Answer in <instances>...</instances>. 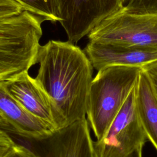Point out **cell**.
Returning <instances> with one entry per match:
<instances>
[{
  "label": "cell",
  "mask_w": 157,
  "mask_h": 157,
  "mask_svg": "<svg viewBox=\"0 0 157 157\" xmlns=\"http://www.w3.org/2000/svg\"><path fill=\"white\" fill-rule=\"evenodd\" d=\"M44 19L28 11L0 17V82L37 63Z\"/></svg>",
  "instance_id": "3"
},
{
  "label": "cell",
  "mask_w": 157,
  "mask_h": 157,
  "mask_svg": "<svg viewBox=\"0 0 157 157\" xmlns=\"http://www.w3.org/2000/svg\"><path fill=\"white\" fill-rule=\"evenodd\" d=\"M136 104L147 139L157 151V99L142 69L136 86Z\"/></svg>",
  "instance_id": "11"
},
{
  "label": "cell",
  "mask_w": 157,
  "mask_h": 157,
  "mask_svg": "<svg viewBox=\"0 0 157 157\" xmlns=\"http://www.w3.org/2000/svg\"><path fill=\"white\" fill-rule=\"evenodd\" d=\"M142 148L143 145L139 147L127 157H142Z\"/></svg>",
  "instance_id": "19"
},
{
  "label": "cell",
  "mask_w": 157,
  "mask_h": 157,
  "mask_svg": "<svg viewBox=\"0 0 157 157\" xmlns=\"http://www.w3.org/2000/svg\"><path fill=\"white\" fill-rule=\"evenodd\" d=\"M142 69L148 78L155 96L157 99V61L143 66Z\"/></svg>",
  "instance_id": "16"
},
{
  "label": "cell",
  "mask_w": 157,
  "mask_h": 157,
  "mask_svg": "<svg viewBox=\"0 0 157 157\" xmlns=\"http://www.w3.org/2000/svg\"><path fill=\"white\" fill-rule=\"evenodd\" d=\"M123 8L131 12L147 13L148 0H121Z\"/></svg>",
  "instance_id": "15"
},
{
  "label": "cell",
  "mask_w": 157,
  "mask_h": 157,
  "mask_svg": "<svg viewBox=\"0 0 157 157\" xmlns=\"http://www.w3.org/2000/svg\"><path fill=\"white\" fill-rule=\"evenodd\" d=\"M17 145L8 132L0 129V157H8Z\"/></svg>",
  "instance_id": "13"
},
{
  "label": "cell",
  "mask_w": 157,
  "mask_h": 157,
  "mask_svg": "<svg viewBox=\"0 0 157 157\" xmlns=\"http://www.w3.org/2000/svg\"><path fill=\"white\" fill-rule=\"evenodd\" d=\"M142 67L114 65L98 71L90 88L86 119L101 139L136 86Z\"/></svg>",
  "instance_id": "2"
},
{
  "label": "cell",
  "mask_w": 157,
  "mask_h": 157,
  "mask_svg": "<svg viewBox=\"0 0 157 157\" xmlns=\"http://www.w3.org/2000/svg\"><path fill=\"white\" fill-rule=\"evenodd\" d=\"M5 90L30 114L44 123L52 131L66 126L52 99L28 71L1 82Z\"/></svg>",
  "instance_id": "6"
},
{
  "label": "cell",
  "mask_w": 157,
  "mask_h": 157,
  "mask_svg": "<svg viewBox=\"0 0 157 157\" xmlns=\"http://www.w3.org/2000/svg\"><path fill=\"white\" fill-rule=\"evenodd\" d=\"M23 10V8L13 0H0V17L18 14Z\"/></svg>",
  "instance_id": "14"
},
{
  "label": "cell",
  "mask_w": 157,
  "mask_h": 157,
  "mask_svg": "<svg viewBox=\"0 0 157 157\" xmlns=\"http://www.w3.org/2000/svg\"><path fill=\"white\" fill-rule=\"evenodd\" d=\"M24 10L39 16L45 21H61L59 0H13Z\"/></svg>",
  "instance_id": "12"
},
{
  "label": "cell",
  "mask_w": 157,
  "mask_h": 157,
  "mask_svg": "<svg viewBox=\"0 0 157 157\" xmlns=\"http://www.w3.org/2000/svg\"><path fill=\"white\" fill-rule=\"evenodd\" d=\"M87 36L90 41L120 47H157V13H134L123 8Z\"/></svg>",
  "instance_id": "4"
},
{
  "label": "cell",
  "mask_w": 157,
  "mask_h": 157,
  "mask_svg": "<svg viewBox=\"0 0 157 157\" xmlns=\"http://www.w3.org/2000/svg\"><path fill=\"white\" fill-rule=\"evenodd\" d=\"M0 129L8 132L9 134H14L15 132L10 125L7 122V121L3 118L0 113Z\"/></svg>",
  "instance_id": "18"
},
{
  "label": "cell",
  "mask_w": 157,
  "mask_h": 157,
  "mask_svg": "<svg viewBox=\"0 0 157 157\" xmlns=\"http://www.w3.org/2000/svg\"><path fill=\"white\" fill-rule=\"evenodd\" d=\"M84 52L97 71L114 65L142 67L157 61V47H120L89 41Z\"/></svg>",
  "instance_id": "9"
},
{
  "label": "cell",
  "mask_w": 157,
  "mask_h": 157,
  "mask_svg": "<svg viewBox=\"0 0 157 157\" xmlns=\"http://www.w3.org/2000/svg\"><path fill=\"white\" fill-rule=\"evenodd\" d=\"M0 113L15 134L28 141L42 139L53 132L42 121L26 110L5 90L0 82Z\"/></svg>",
  "instance_id": "10"
},
{
  "label": "cell",
  "mask_w": 157,
  "mask_h": 157,
  "mask_svg": "<svg viewBox=\"0 0 157 157\" xmlns=\"http://www.w3.org/2000/svg\"><path fill=\"white\" fill-rule=\"evenodd\" d=\"M8 157H36V156L29 148L17 144L14 150Z\"/></svg>",
  "instance_id": "17"
},
{
  "label": "cell",
  "mask_w": 157,
  "mask_h": 157,
  "mask_svg": "<svg viewBox=\"0 0 157 157\" xmlns=\"http://www.w3.org/2000/svg\"><path fill=\"white\" fill-rule=\"evenodd\" d=\"M29 142V149L36 157H94L86 118Z\"/></svg>",
  "instance_id": "8"
},
{
  "label": "cell",
  "mask_w": 157,
  "mask_h": 157,
  "mask_svg": "<svg viewBox=\"0 0 157 157\" xmlns=\"http://www.w3.org/2000/svg\"><path fill=\"white\" fill-rule=\"evenodd\" d=\"M147 140L137 111L135 86L102 137L93 141L94 157H127Z\"/></svg>",
  "instance_id": "5"
},
{
  "label": "cell",
  "mask_w": 157,
  "mask_h": 157,
  "mask_svg": "<svg viewBox=\"0 0 157 157\" xmlns=\"http://www.w3.org/2000/svg\"><path fill=\"white\" fill-rule=\"evenodd\" d=\"M61 21L68 40L75 44L102 20L122 9L121 0H59Z\"/></svg>",
  "instance_id": "7"
},
{
  "label": "cell",
  "mask_w": 157,
  "mask_h": 157,
  "mask_svg": "<svg viewBox=\"0 0 157 157\" xmlns=\"http://www.w3.org/2000/svg\"><path fill=\"white\" fill-rule=\"evenodd\" d=\"M35 78L47 93L66 126L86 118L93 67L84 50L67 40L40 45Z\"/></svg>",
  "instance_id": "1"
}]
</instances>
